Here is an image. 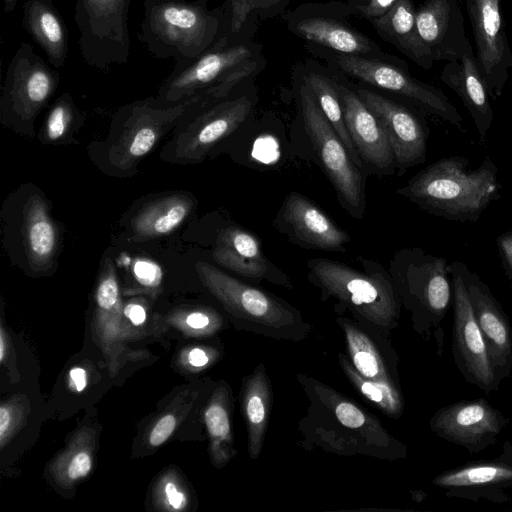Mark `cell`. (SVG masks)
Instances as JSON below:
<instances>
[{"mask_svg":"<svg viewBox=\"0 0 512 512\" xmlns=\"http://www.w3.org/2000/svg\"><path fill=\"white\" fill-rule=\"evenodd\" d=\"M296 379L309 402L306 414L298 422L302 436L298 444L302 448L386 461L407 457V445L395 438L375 415L312 376L297 373Z\"/></svg>","mask_w":512,"mask_h":512,"instance_id":"obj_1","label":"cell"},{"mask_svg":"<svg viewBox=\"0 0 512 512\" xmlns=\"http://www.w3.org/2000/svg\"><path fill=\"white\" fill-rule=\"evenodd\" d=\"M499 168L490 156L471 170L463 155L440 158L413 175L396 193L421 210L454 222H477L501 198Z\"/></svg>","mask_w":512,"mask_h":512,"instance_id":"obj_2","label":"cell"},{"mask_svg":"<svg viewBox=\"0 0 512 512\" xmlns=\"http://www.w3.org/2000/svg\"><path fill=\"white\" fill-rule=\"evenodd\" d=\"M208 105L202 94L174 104H164L158 98L126 104L114 115L107 137L90 145V157L103 173L131 177L168 132L192 112Z\"/></svg>","mask_w":512,"mask_h":512,"instance_id":"obj_3","label":"cell"},{"mask_svg":"<svg viewBox=\"0 0 512 512\" xmlns=\"http://www.w3.org/2000/svg\"><path fill=\"white\" fill-rule=\"evenodd\" d=\"M361 269L334 259L312 258L307 279L320 290L321 300L336 301V313L350 315L389 336L399 325L402 303L393 279L379 262L358 257Z\"/></svg>","mask_w":512,"mask_h":512,"instance_id":"obj_4","label":"cell"},{"mask_svg":"<svg viewBox=\"0 0 512 512\" xmlns=\"http://www.w3.org/2000/svg\"><path fill=\"white\" fill-rule=\"evenodd\" d=\"M209 0H146L139 41L156 58L186 64L213 47L224 33V8Z\"/></svg>","mask_w":512,"mask_h":512,"instance_id":"obj_5","label":"cell"},{"mask_svg":"<svg viewBox=\"0 0 512 512\" xmlns=\"http://www.w3.org/2000/svg\"><path fill=\"white\" fill-rule=\"evenodd\" d=\"M195 270L237 330L294 343L309 337L311 324L286 300L230 276L207 262H196Z\"/></svg>","mask_w":512,"mask_h":512,"instance_id":"obj_6","label":"cell"},{"mask_svg":"<svg viewBox=\"0 0 512 512\" xmlns=\"http://www.w3.org/2000/svg\"><path fill=\"white\" fill-rule=\"evenodd\" d=\"M389 273L402 306L411 315L413 329L424 340H433L437 354L442 356V322L453 300L449 262L420 247H406L394 253Z\"/></svg>","mask_w":512,"mask_h":512,"instance_id":"obj_7","label":"cell"},{"mask_svg":"<svg viewBox=\"0 0 512 512\" xmlns=\"http://www.w3.org/2000/svg\"><path fill=\"white\" fill-rule=\"evenodd\" d=\"M2 243L12 262L32 275L57 269L62 230L52 215V205L34 184L21 185L1 209Z\"/></svg>","mask_w":512,"mask_h":512,"instance_id":"obj_8","label":"cell"},{"mask_svg":"<svg viewBox=\"0 0 512 512\" xmlns=\"http://www.w3.org/2000/svg\"><path fill=\"white\" fill-rule=\"evenodd\" d=\"M265 65L261 45L248 41L228 43L222 38L194 60L174 66L157 98L164 104H174L202 94L209 103H215L229 97Z\"/></svg>","mask_w":512,"mask_h":512,"instance_id":"obj_9","label":"cell"},{"mask_svg":"<svg viewBox=\"0 0 512 512\" xmlns=\"http://www.w3.org/2000/svg\"><path fill=\"white\" fill-rule=\"evenodd\" d=\"M316 46V45H315ZM315 48V47H314ZM315 53L334 68L375 88L395 94L422 111L434 115L464 132L457 108L438 88L413 77L404 61H383L338 53L317 46Z\"/></svg>","mask_w":512,"mask_h":512,"instance_id":"obj_10","label":"cell"},{"mask_svg":"<svg viewBox=\"0 0 512 512\" xmlns=\"http://www.w3.org/2000/svg\"><path fill=\"white\" fill-rule=\"evenodd\" d=\"M60 74L21 41L6 70L0 95V122L17 134L33 137L34 123L48 105Z\"/></svg>","mask_w":512,"mask_h":512,"instance_id":"obj_11","label":"cell"},{"mask_svg":"<svg viewBox=\"0 0 512 512\" xmlns=\"http://www.w3.org/2000/svg\"><path fill=\"white\" fill-rule=\"evenodd\" d=\"M298 102L304 128L340 205L354 219H362L366 210L364 171L353 161L301 77Z\"/></svg>","mask_w":512,"mask_h":512,"instance_id":"obj_12","label":"cell"},{"mask_svg":"<svg viewBox=\"0 0 512 512\" xmlns=\"http://www.w3.org/2000/svg\"><path fill=\"white\" fill-rule=\"evenodd\" d=\"M254 107L251 96L225 98L188 115L175 129L160 158L169 163H201L210 151L247 119Z\"/></svg>","mask_w":512,"mask_h":512,"instance_id":"obj_13","label":"cell"},{"mask_svg":"<svg viewBox=\"0 0 512 512\" xmlns=\"http://www.w3.org/2000/svg\"><path fill=\"white\" fill-rule=\"evenodd\" d=\"M130 0H76L74 21L81 56L88 66L104 71L126 64L131 40Z\"/></svg>","mask_w":512,"mask_h":512,"instance_id":"obj_14","label":"cell"},{"mask_svg":"<svg viewBox=\"0 0 512 512\" xmlns=\"http://www.w3.org/2000/svg\"><path fill=\"white\" fill-rule=\"evenodd\" d=\"M453 287L452 355L463 378L485 393L497 392L499 380L475 318L464 282L449 262Z\"/></svg>","mask_w":512,"mask_h":512,"instance_id":"obj_15","label":"cell"},{"mask_svg":"<svg viewBox=\"0 0 512 512\" xmlns=\"http://www.w3.org/2000/svg\"><path fill=\"white\" fill-rule=\"evenodd\" d=\"M509 419L485 398L460 400L439 408L430 418L439 438L476 454L494 445Z\"/></svg>","mask_w":512,"mask_h":512,"instance_id":"obj_16","label":"cell"},{"mask_svg":"<svg viewBox=\"0 0 512 512\" xmlns=\"http://www.w3.org/2000/svg\"><path fill=\"white\" fill-rule=\"evenodd\" d=\"M432 484L448 498L505 504L512 500V440L490 459L463 463L437 474Z\"/></svg>","mask_w":512,"mask_h":512,"instance_id":"obj_17","label":"cell"},{"mask_svg":"<svg viewBox=\"0 0 512 512\" xmlns=\"http://www.w3.org/2000/svg\"><path fill=\"white\" fill-rule=\"evenodd\" d=\"M476 45V59L488 93L496 100L503 94L512 68L500 0H465Z\"/></svg>","mask_w":512,"mask_h":512,"instance_id":"obj_18","label":"cell"},{"mask_svg":"<svg viewBox=\"0 0 512 512\" xmlns=\"http://www.w3.org/2000/svg\"><path fill=\"white\" fill-rule=\"evenodd\" d=\"M359 97L379 120L391 146L396 169H407L426 160L429 129L415 112L375 91L357 88Z\"/></svg>","mask_w":512,"mask_h":512,"instance_id":"obj_19","label":"cell"},{"mask_svg":"<svg viewBox=\"0 0 512 512\" xmlns=\"http://www.w3.org/2000/svg\"><path fill=\"white\" fill-rule=\"evenodd\" d=\"M287 27L311 44L338 53L383 61L400 60L387 55L375 41L353 28L344 16L321 13L316 5L299 6L287 17Z\"/></svg>","mask_w":512,"mask_h":512,"instance_id":"obj_20","label":"cell"},{"mask_svg":"<svg viewBox=\"0 0 512 512\" xmlns=\"http://www.w3.org/2000/svg\"><path fill=\"white\" fill-rule=\"evenodd\" d=\"M450 264L463 279L475 318L487 344L493 368L502 382L512 372V326L490 287L460 260Z\"/></svg>","mask_w":512,"mask_h":512,"instance_id":"obj_21","label":"cell"},{"mask_svg":"<svg viewBox=\"0 0 512 512\" xmlns=\"http://www.w3.org/2000/svg\"><path fill=\"white\" fill-rule=\"evenodd\" d=\"M275 228L292 243L306 249L344 253L351 242L347 232L296 191L285 197L275 218Z\"/></svg>","mask_w":512,"mask_h":512,"instance_id":"obj_22","label":"cell"},{"mask_svg":"<svg viewBox=\"0 0 512 512\" xmlns=\"http://www.w3.org/2000/svg\"><path fill=\"white\" fill-rule=\"evenodd\" d=\"M345 123L365 172L392 175L397 172L394 155L376 116L355 89L334 78Z\"/></svg>","mask_w":512,"mask_h":512,"instance_id":"obj_23","label":"cell"},{"mask_svg":"<svg viewBox=\"0 0 512 512\" xmlns=\"http://www.w3.org/2000/svg\"><path fill=\"white\" fill-rule=\"evenodd\" d=\"M336 323L344 335L346 354L361 375L401 387L399 357L389 336L352 316L338 314Z\"/></svg>","mask_w":512,"mask_h":512,"instance_id":"obj_24","label":"cell"},{"mask_svg":"<svg viewBox=\"0 0 512 512\" xmlns=\"http://www.w3.org/2000/svg\"><path fill=\"white\" fill-rule=\"evenodd\" d=\"M212 256L217 264L242 277L293 289L289 277L265 256L260 239L242 227L221 230Z\"/></svg>","mask_w":512,"mask_h":512,"instance_id":"obj_25","label":"cell"},{"mask_svg":"<svg viewBox=\"0 0 512 512\" xmlns=\"http://www.w3.org/2000/svg\"><path fill=\"white\" fill-rule=\"evenodd\" d=\"M416 23L434 61H459L473 50L458 0H425L416 9Z\"/></svg>","mask_w":512,"mask_h":512,"instance_id":"obj_26","label":"cell"},{"mask_svg":"<svg viewBox=\"0 0 512 512\" xmlns=\"http://www.w3.org/2000/svg\"><path fill=\"white\" fill-rule=\"evenodd\" d=\"M196 204L195 197L187 191H170L154 196L130 217L129 239L141 243L169 235L188 218Z\"/></svg>","mask_w":512,"mask_h":512,"instance_id":"obj_27","label":"cell"},{"mask_svg":"<svg viewBox=\"0 0 512 512\" xmlns=\"http://www.w3.org/2000/svg\"><path fill=\"white\" fill-rule=\"evenodd\" d=\"M440 80L460 97L483 145L491 130L494 114L474 51H469L459 61H448L442 69Z\"/></svg>","mask_w":512,"mask_h":512,"instance_id":"obj_28","label":"cell"},{"mask_svg":"<svg viewBox=\"0 0 512 512\" xmlns=\"http://www.w3.org/2000/svg\"><path fill=\"white\" fill-rule=\"evenodd\" d=\"M273 403L271 380L264 363H259L242 380L240 408L247 431V450L256 460L263 449Z\"/></svg>","mask_w":512,"mask_h":512,"instance_id":"obj_29","label":"cell"},{"mask_svg":"<svg viewBox=\"0 0 512 512\" xmlns=\"http://www.w3.org/2000/svg\"><path fill=\"white\" fill-rule=\"evenodd\" d=\"M378 35L423 69H430L434 59L422 40L416 23L412 0H398L382 16L370 21Z\"/></svg>","mask_w":512,"mask_h":512,"instance_id":"obj_30","label":"cell"},{"mask_svg":"<svg viewBox=\"0 0 512 512\" xmlns=\"http://www.w3.org/2000/svg\"><path fill=\"white\" fill-rule=\"evenodd\" d=\"M22 26L47 56L49 64L62 68L68 56V30L52 0H26Z\"/></svg>","mask_w":512,"mask_h":512,"instance_id":"obj_31","label":"cell"},{"mask_svg":"<svg viewBox=\"0 0 512 512\" xmlns=\"http://www.w3.org/2000/svg\"><path fill=\"white\" fill-rule=\"evenodd\" d=\"M233 398L225 384L217 387L204 412V421L211 440L213 461L226 465L237 453L232 433Z\"/></svg>","mask_w":512,"mask_h":512,"instance_id":"obj_32","label":"cell"},{"mask_svg":"<svg viewBox=\"0 0 512 512\" xmlns=\"http://www.w3.org/2000/svg\"><path fill=\"white\" fill-rule=\"evenodd\" d=\"M338 364L355 391L368 403L391 419H399L405 410L401 387L377 382L361 375L346 353H338Z\"/></svg>","mask_w":512,"mask_h":512,"instance_id":"obj_33","label":"cell"},{"mask_svg":"<svg viewBox=\"0 0 512 512\" xmlns=\"http://www.w3.org/2000/svg\"><path fill=\"white\" fill-rule=\"evenodd\" d=\"M301 79L311 90L320 109L344 143L353 161L365 172L345 123L342 104L334 78H330L317 71H306L301 75Z\"/></svg>","mask_w":512,"mask_h":512,"instance_id":"obj_34","label":"cell"},{"mask_svg":"<svg viewBox=\"0 0 512 512\" xmlns=\"http://www.w3.org/2000/svg\"><path fill=\"white\" fill-rule=\"evenodd\" d=\"M84 116L69 92L61 94L50 106L39 132L44 145L78 143L74 133L81 127Z\"/></svg>","mask_w":512,"mask_h":512,"instance_id":"obj_35","label":"cell"},{"mask_svg":"<svg viewBox=\"0 0 512 512\" xmlns=\"http://www.w3.org/2000/svg\"><path fill=\"white\" fill-rule=\"evenodd\" d=\"M259 0H227L224 8L223 39L229 43L238 42L236 37L242 32L248 19L257 13Z\"/></svg>","mask_w":512,"mask_h":512,"instance_id":"obj_36","label":"cell"},{"mask_svg":"<svg viewBox=\"0 0 512 512\" xmlns=\"http://www.w3.org/2000/svg\"><path fill=\"white\" fill-rule=\"evenodd\" d=\"M132 276L144 288H157L162 281V269L153 260L136 258L132 262Z\"/></svg>","mask_w":512,"mask_h":512,"instance_id":"obj_37","label":"cell"},{"mask_svg":"<svg viewBox=\"0 0 512 512\" xmlns=\"http://www.w3.org/2000/svg\"><path fill=\"white\" fill-rule=\"evenodd\" d=\"M398 0H348L346 3L351 15L369 21L386 13Z\"/></svg>","mask_w":512,"mask_h":512,"instance_id":"obj_38","label":"cell"},{"mask_svg":"<svg viewBox=\"0 0 512 512\" xmlns=\"http://www.w3.org/2000/svg\"><path fill=\"white\" fill-rule=\"evenodd\" d=\"M176 426V419L173 415L163 416L152 429L149 436V443L153 447L163 444L172 434Z\"/></svg>","mask_w":512,"mask_h":512,"instance_id":"obj_39","label":"cell"},{"mask_svg":"<svg viewBox=\"0 0 512 512\" xmlns=\"http://www.w3.org/2000/svg\"><path fill=\"white\" fill-rule=\"evenodd\" d=\"M496 245L504 271L512 280V230L500 234Z\"/></svg>","mask_w":512,"mask_h":512,"instance_id":"obj_40","label":"cell"},{"mask_svg":"<svg viewBox=\"0 0 512 512\" xmlns=\"http://www.w3.org/2000/svg\"><path fill=\"white\" fill-rule=\"evenodd\" d=\"M91 466L92 461L90 455L85 452H80L70 461L67 475L72 480L85 477L90 472Z\"/></svg>","mask_w":512,"mask_h":512,"instance_id":"obj_41","label":"cell"},{"mask_svg":"<svg viewBox=\"0 0 512 512\" xmlns=\"http://www.w3.org/2000/svg\"><path fill=\"white\" fill-rule=\"evenodd\" d=\"M186 323L195 330H203L209 328L212 324H220L219 317L213 318L209 313L204 311L191 312L186 317Z\"/></svg>","mask_w":512,"mask_h":512,"instance_id":"obj_42","label":"cell"},{"mask_svg":"<svg viewBox=\"0 0 512 512\" xmlns=\"http://www.w3.org/2000/svg\"><path fill=\"white\" fill-rule=\"evenodd\" d=\"M87 385V372L82 367H74L69 371V387L75 392H82Z\"/></svg>","mask_w":512,"mask_h":512,"instance_id":"obj_43","label":"cell"},{"mask_svg":"<svg viewBox=\"0 0 512 512\" xmlns=\"http://www.w3.org/2000/svg\"><path fill=\"white\" fill-rule=\"evenodd\" d=\"M287 0H259L257 14L262 17H269L279 12Z\"/></svg>","mask_w":512,"mask_h":512,"instance_id":"obj_44","label":"cell"},{"mask_svg":"<svg viewBox=\"0 0 512 512\" xmlns=\"http://www.w3.org/2000/svg\"><path fill=\"white\" fill-rule=\"evenodd\" d=\"M165 494L170 506L174 509H182L185 505V495L177 490L175 484L168 482L165 485Z\"/></svg>","mask_w":512,"mask_h":512,"instance_id":"obj_45","label":"cell"},{"mask_svg":"<svg viewBox=\"0 0 512 512\" xmlns=\"http://www.w3.org/2000/svg\"><path fill=\"white\" fill-rule=\"evenodd\" d=\"M124 313L134 325H141L146 320V311L140 304H129Z\"/></svg>","mask_w":512,"mask_h":512,"instance_id":"obj_46","label":"cell"},{"mask_svg":"<svg viewBox=\"0 0 512 512\" xmlns=\"http://www.w3.org/2000/svg\"><path fill=\"white\" fill-rule=\"evenodd\" d=\"M188 362L194 367H204L209 364L210 356L200 348H193L188 354Z\"/></svg>","mask_w":512,"mask_h":512,"instance_id":"obj_47","label":"cell"},{"mask_svg":"<svg viewBox=\"0 0 512 512\" xmlns=\"http://www.w3.org/2000/svg\"><path fill=\"white\" fill-rule=\"evenodd\" d=\"M11 424V414L9 409L5 406L0 407V440L3 444L5 439V434L7 433Z\"/></svg>","mask_w":512,"mask_h":512,"instance_id":"obj_48","label":"cell"},{"mask_svg":"<svg viewBox=\"0 0 512 512\" xmlns=\"http://www.w3.org/2000/svg\"><path fill=\"white\" fill-rule=\"evenodd\" d=\"M6 353V343H5V335L3 329H1L0 333V361L3 362Z\"/></svg>","mask_w":512,"mask_h":512,"instance_id":"obj_49","label":"cell"},{"mask_svg":"<svg viewBox=\"0 0 512 512\" xmlns=\"http://www.w3.org/2000/svg\"><path fill=\"white\" fill-rule=\"evenodd\" d=\"M3 1V10L5 13L11 12L15 9L19 0H2Z\"/></svg>","mask_w":512,"mask_h":512,"instance_id":"obj_50","label":"cell"}]
</instances>
